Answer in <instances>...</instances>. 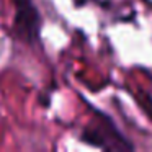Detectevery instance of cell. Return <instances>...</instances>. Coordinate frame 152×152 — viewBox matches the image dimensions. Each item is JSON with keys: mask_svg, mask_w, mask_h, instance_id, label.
Here are the masks:
<instances>
[{"mask_svg": "<svg viewBox=\"0 0 152 152\" xmlns=\"http://www.w3.org/2000/svg\"><path fill=\"white\" fill-rule=\"evenodd\" d=\"M80 141L103 151H132L134 145L116 128L111 118L96 113V118L80 134Z\"/></svg>", "mask_w": 152, "mask_h": 152, "instance_id": "cell-1", "label": "cell"}, {"mask_svg": "<svg viewBox=\"0 0 152 152\" xmlns=\"http://www.w3.org/2000/svg\"><path fill=\"white\" fill-rule=\"evenodd\" d=\"M15 7L13 23L10 33L15 39L34 46L39 43L43 18L33 0H12Z\"/></svg>", "mask_w": 152, "mask_h": 152, "instance_id": "cell-2", "label": "cell"}, {"mask_svg": "<svg viewBox=\"0 0 152 152\" xmlns=\"http://www.w3.org/2000/svg\"><path fill=\"white\" fill-rule=\"evenodd\" d=\"M75 4H77V5H85L87 0H75Z\"/></svg>", "mask_w": 152, "mask_h": 152, "instance_id": "cell-3", "label": "cell"}]
</instances>
